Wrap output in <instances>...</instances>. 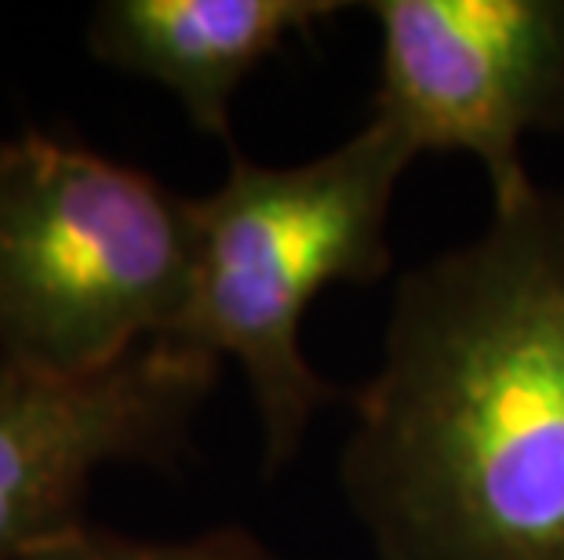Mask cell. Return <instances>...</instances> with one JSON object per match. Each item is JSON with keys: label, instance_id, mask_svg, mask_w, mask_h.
Wrapping results in <instances>:
<instances>
[{"label": "cell", "instance_id": "7", "mask_svg": "<svg viewBox=\"0 0 564 560\" xmlns=\"http://www.w3.org/2000/svg\"><path fill=\"white\" fill-rule=\"evenodd\" d=\"M4 560H281V553L241 524H226L178 542H142L84 524Z\"/></svg>", "mask_w": 564, "mask_h": 560}, {"label": "cell", "instance_id": "2", "mask_svg": "<svg viewBox=\"0 0 564 560\" xmlns=\"http://www.w3.org/2000/svg\"><path fill=\"white\" fill-rule=\"evenodd\" d=\"M415 150L382 121L303 164L234 157L194 197V292L178 339L237 361L262 430V473L288 466L317 411L350 400L303 353V320L335 284H376L393 266L390 211Z\"/></svg>", "mask_w": 564, "mask_h": 560}, {"label": "cell", "instance_id": "4", "mask_svg": "<svg viewBox=\"0 0 564 560\" xmlns=\"http://www.w3.org/2000/svg\"><path fill=\"white\" fill-rule=\"evenodd\" d=\"M371 121L419 153H466L491 208L528 194V135H564V0H376Z\"/></svg>", "mask_w": 564, "mask_h": 560}, {"label": "cell", "instance_id": "3", "mask_svg": "<svg viewBox=\"0 0 564 560\" xmlns=\"http://www.w3.org/2000/svg\"><path fill=\"white\" fill-rule=\"evenodd\" d=\"M194 255V197L74 139H0L4 364L91 375L178 339Z\"/></svg>", "mask_w": 564, "mask_h": 560}, {"label": "cell", "instance_id": "1", "mask_svg": "<svg viewBox=\"0 0 564 560\" xmlns=\"http://www.w3.org/2000/svg\"><path fill=\"white\" fill-rule=\"evenodd\" d=\"M339 487L379 560H564V186L393 284Z\"/></svg>", "mask_w": 564, "mask_h": 560}, {"label": "cell", "instance_id": "6", "mask_svg": "<svg viewBox=\"0 0 564 560\" xmlns=\"http://www.w3.org/2000/svg\"><path fill=\"white\" fill-rule=\"evenodd\" d=\"M346 4L332 0H106L91 11L99 63L153 80L204 135L230 142V106L245 80L292 37Z\"/></svg>", "mask_w": 564, "mask_h": 560}, {"label": "cell", "instance_id": "5", "mask_svg": "<svg viewBox=\"0 0 564 560\" xmlns=\"http://www.w3.org/2000/svg\"><path fill=\"white\" fill-rule=\"evenodd\" d=\"M219 367L183 339L147 342L91 375L0 361V560L84 528V495L106 462L172 470Z\"/></svg>", "mask_w": 564, "mask_h": 560}]
</instances>
